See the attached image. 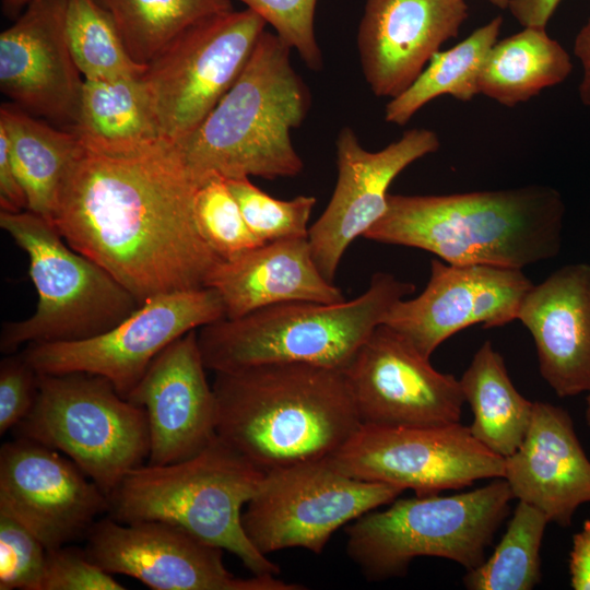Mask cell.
Returning <instances> with one entry per match:
<instances>
[{
	"instance_id": "cell-28",
	"label": "cell",
	"mask_w": 590,
	"mask_h": 590,
	"mask_svg": "<svg viewBox=\"0 0 590 590\" xmlns=\"http://www.w3.org/2000/svg\"><path fill=\"white\" fill-rule=\"evenodd\" d=\"M142 74L84 80L72 131L86 144L118 150L163 140Z\"/></svg>"
},
{
	"instance_id": "cell-2",
	"label": "cell",
	"mask_w": 590,
	"mask_h": 590,
	"mask_svg": "<svg viewBox=\"0 0 590 590\" xmlns=\"http://www.w3.org/2000/svg\"><path fill=\"white\" fill-rule=\"evenodd\" d=\"M214 374L217 435L264 472L329 459L362 426L342 370L273 363Z\"/></svg>"
},
{
	"instance_id": "cell-6",
	"label": "cell",
	"mask_w": 590,
	"mask_h": 590,
	"mask_svg": "<svg viewBox=\"0 0 590 590\" xmlns=\"http://www.w3.org/2000/svg\"><path fill=\"white\" fill-rule=\"evenodd\" d=\"M414 284L377 272L368 288L335 304L286 302L243 317L223 318L197 331L206 369L231 371L273 363H306L344 370Z\"/></svg>"
},
{
	"instance_id": "cell-25",
	"label": "cell",
	"mask_w": 590,
	"mask_h": 590,
	"mask_svg": "<svg viewBox=\"0 0 590 590\" xmlns=\"http://www.w3.org/2000/svg\"><path fill=\"white\" fill-rule=\"evenodd\" d=\"M0 127L26 193L27 210L52 222L66 178L83 148L80 135L13 103L1 105Z\"/></svg>"
},
{
	"instance_id": "cell-12",
	"label": "cell",
	"mask_w": 590,
	"mask_h": 590,
	"mask_svg": "<svg viewBox=\"0 0 590 590\" xmlns=\"http://www.w3.org/2000/svg\"><path fill=\"white\" fill-rule=\"evenodd\" d=\"M223 318L224 306L214 288L176 291L145 299L103 333L79 341L30 344L21 353L39 374L99 375L128 399L164 349Z\"/></svg>"
},
{
	"instance_id": "cell-16",
	"label": "cell",
	"mask_w": 590,
	"mask_h": 590,
	"mask_svg": "<svg viewBox=\"0 0 590 590\" xmlns=\"http://www.w3.org/2000/svg\"><path fill=\"white\" fill-rule=\"evenodd\" d=\"M108 508V496L58 450L25 437L1 446L0 511L47 551L85 538Z\"/></svg>"
},
{
	"instance_id": "cell-9",
	"label": "cell",
	"mask_w": 590,
	"mask_h": 590,
	"mask_svg": "<svg viewBox=\"0 0 590 590\" xmlns=\"http://www.w3.org/2000/svg\"><path fill=\"white\" fill-rule=\"evenodd\" d=\"M14 430L67 456L107 496L150 452L144 409L88 373L39 374L36 401Z\"/></svg>"
},
{
	"instance_id": "cell-41",
	"label": "cell",
	"mask_w": 590,
	"mask_h": 590,
	"mask_svg": "<svg viewBox=\"0 0 590 590\" xmlns=\"http://www.w3.org/2000/svg\"><path fill=\"white\" fill-rule=\"evenodd\" d=\"M562 0H509L508 10L523 27L545 28Z\"/></svg>"
},
{
	"instance_id": "cell-44",
	"label": "cell",
	"mask_w": 590,
	"mask_h": 590,
	"mask_svg": "<svg viewBox=\"0 0 590 590\" xmlns=\"http://www.w3.org/2000/svg\"><path fill=\"white\" fill-rule=\"evenodd\" d=\"M489 3L498 9H508L509 0H487Z\"/></svg>"
},
{
	"instance_id": "cell-32",
	"label": "cell",
	"mask_w": 590,
	"mask_h": 590,
	"mask_svg": "<svg viewBox=\"0 0 590 590\" xmlns=\"http://www.w3.org/2000/svg\"><path fill=\"white\" fill-rule=\"evenodd\" d=\"M66 33L84 80L140 75L110 15L95 0H68Z\"/></svg>"
},
{
	"instance_id": "cell-5",
	"label": "cell",
	"mask_w": 590,
	"mask_h": 590,
	"mask_svg": "<svg viewBox=\"0 0 590 590\" xmlns=\"http://www.w3.org/2000/svg\"><path fill=\"white\" fill-rule=\"evenodd\" d=\"M266 472L219 435L198 455L128 473L108 496L107 515L119 522L164 521L239 558L252 575L280 574L241 523L244 506Z\"/></svg>"
},
{
	"instance_id": "cell-11",
	"label": "cell",
	"mask_w": 590,
	"mask_h": 590,
	"mask_svg": "<svg viewBox=\"0 0 590 590\" xmlns=\"http://www.w3.org/2000/svg\"><path fill=\"white\" fill-rule=\"evenodd\" d=\"M403 491L352 477L319 460L267 471L247 503L241 523L253 546L268 556L300 547L320 554L332 534Z\"/></svg>"
},
{
	"instance_id": "cell-26",
	"label": "cell",
	"mask_w": 590,
	"mask_h": 590,
	"mask_svg": "<svg viewBox=\"0 0 590 590\" xmlns=\"http://www.w3.org/2000/svg\"><path fill=\"white\" fill-rule=\"evenodd\" d=\"M459 381L473 413V436L503 458L512 455L524 439L534 402L516 389L491 341L480 346Z\"/></svg>"
},
{
	"instance_id": "cell-14",
	"label": "cell",
	"mask_w": 590,
	"mask_h": 590,
	"mask_svg": "<svg viewBox=\"0 0 590 590\" xmlns=\"http://www.w3.org/2000/svg\"><path fill=\"white\" fill-rule=\"evenodd\" d=\"M83 548L111 575L140 580L153 590H303L273 575L241 578L223 562V550L203 543L164 521L119 522L110 516L94 522Z\"/></svg>"
},
{
	"instance_id": "cell-8",
	"label": "cell",
	"mask_w": 590,
	"mask_h": 590,
	"mask_svg": "<svg viewBox=\"0 0 590 590\" xmlns=\"http://www.w3.org/2000/svg\"><path fill=\"white\" fill-rule=\"evenodd\" d=\"M0 227L28 257L37 292L34 314L5 322L0 350L71 342L103 333L134 311L140 303L98 263L70 247L55 225L28 210L0 212Z\"/></svg>"
},
{
	"instance_id": "cell-37",
	"label": "cell",
	"mask_w": 590,
	"mask_h": 590,
	"mask_svg": "<svg viewBox=\"0 0 590 590\" xmlns=\"http://www.w3.org/2000/svg\"><path fill=\"white\" fill-rule=\"evenodd\" d=\"M126 589L85 554L68 545L48 550L40 590H122Z\"/></svg>"
},
{
	"instance_id": "cell-34",
	"label": "cell",
	"mask_w": 590,
	"mask_h": 590,
	"mask_svg": "<svg viewBox=\"0 0 590 590\" xmlns=\"http://www.w3.org/2000/svg\"><path fill=\"white\" fill-rule=\"evenodd\" d=\"M226 182L247 226L261 244L308 237V222L317 201L315 197L275 199L253 185L249 177L226 179Z\"/></svg>"
},
{
	"instance_id": "cell-35",
	"label": "cell",
	"mask_w": 590,
	"mask_h": 590,
	"mask_svg": "<svg viewBox=\"0 0 590 590\" xmlns=\"http://www.w3.org/2000/svg\"><path fill=\"white\" fill-rule=\"evenodd\" d=\"M46 554L37 536L0 511V590H40Z\"/></svg>"
},
{
	"instance_id": "cell-39",
	"label": "cell",
	"mask_w": 590,
	"mask_h": 590,
	"mask_svg": "<svg viewBox=\"0 0 590 590\" xmlns=\"http://www.w3.org/2000/svg\"><path fill=\"white\" fill-rule=\"evenodd\" d=\"M0 208L5 212H22L27 210V198L19 179L9 141L3 128L0 127Z\"/></svg>"
},
{
	"instance_id": "cell-27",
	"label": "cell",
	"mask_w": 590,
	"mask_h": 590,
	"mask_svg": "<svg viewBox=\"0 0 590 590\" xmlns=\"http://www.w3.org/2000/svg\"><path fill=\"white\" fill-rule=\"evenodd\" d=\"M571 69L568 52L545 28L523 27L492 47L480 73L479 92L514 107L562 83Z\"/></svg>"
},
{
	"instance_id": "cell-19",
	"label": "cell",
	"mask_w": 590,
	"mask_h": 590,
	"mask_svg": "<svg viewBox=\"0 0 590 590\" xmlns=\"http://www.w3.org/2000/svg\"><path fill=\"white\" fill-rule=\"evenodd\" d=\"M68 0H36L0 34V90L11 103L73 130L84 78L66 33Z\"/></svg>"
},
{
	"instance_id": "cell-22",
	"label": "cell",
	"mask_w": 590,
	"mask_h": 590,
	"mask_svg": "<svg viewBox=\"0 0 590 590\" xmlns=\"http://www.w3.org/2000/svg\"><path fill=\"white\" fill-rule=\"evenodd\" d=\"M504 479L514 498L562 527L590 503V460L563 408L535 401L523 441L505 458Z\"/></svg>"
},
{
	"instance_id": "cell-40",
	"label": "cell",
	"mask_w": 590,
	"mask_h": 590,
	"mask_svg": "<svg viewBox=\"0 0 590 590\" xmlns=\"http://www.w3.org/2000/svg\"><path fill=\"white\" fill-rule=\"evenodd\" d=\"M570 585L575 590H590V519L573 536L569 554Z\"/></svg>"
},
{
	"instance_id": "cell-29",
	"label": "cell",
	"mask_w": 590,
	"mask_h": 590,
	"mask_svg": "<svg viewBox=\"0 0 590 590\" xmlns=\"http://www.w3.org/2000/svg\"><path fill=\"white\" fill-rule=\"evenodd\" d=\"M503 17L495 16L445 51L436 52L414 82L385 107V120L403 126L427 103L441 95L469 102L479 92L484 61L496 44Z\"/></svg>"
},
{
	"instance_id": "cell-43",
	"label": "cell",
	"mask_w": 590,
	"mask_h": 590,
	"mask_svg": "<svg viewBox=\"0 0 590 590\" xmlns=\"http://www.w3.org/2000/svg\"><path fill=\"white\" fill-rule=\"evenodd\" d=\"M36 0H2L3 10L10 15H20L30 3Z\"/></svg>"
},
{
	"instance_id": "cell-20",
	"label": "cell",
	"mask_w": 590,
	"mask_h": 590,
	"mask_svg": "<svg viewBox=\"0 0 590 590\" xmlns=\"http://www.w3.org/2000/svg\"><path fill=\"white\" fill-rule=\"evenodd\" d=\"M197 331L164 349L128 397L146 413L149 464L191 458L217 435L216 400L206 379Z\"/></svg>"
},
{
	"instance_id": "cell-24",
	"label": "cell",
	"mask_w": 590,
	"mask_h": 590,
	"mask_svg": "<svg viewBox=\"0 0 590 590\" xmlns=\"http://www.w3.org/2000/svg\"><path fill=\"white\" fill-rule=\"evenodd\" d=\"M206 287L217 292L228 319L286 302L345 300L341 290L320 272L308 237L264 243L222 260Z\"/></svg>"
},
{
	"instance_id": "cell-30",
	"label": "cell",
	"mask_w": 590,
	"mask_h": 590,
	"mask_svg": "<svg viewBox=\"0 0 590 590\" xmlns=\"http://www.w3.org/2000/svg\"><path fill=\"white\" fill-rule=\"evenodd\" d=\"M113 19L131 58L151 62L202 19L233 10L231 0H95Z\"/></svg>"
},
{
	"instance_id": "cell-17",
	"label": "cell",
	"mask_w": 590,
	"mask_h": 590,
	"mask_svg": "<svg viewBox=\"0 0 590 590\" xmlns=\"http://www.w3.org/2000/svg\"><path fill=\"white\" fill-rule=\"evenodd\" d=\"M439 146L433 130L414 128L382 150L370 152L361 145L353 129L340 130L335 142L337 184L327 208L308 232L312 258L328 281L333 283L351 243L364 236L386 212L392 180Z\"/></svg>"
},
{
	"instance_id": "cell-13",
	"label": "cell",
	"mask_w": 590,
	"mask_h": 590,
	"mask_svg": "<svg viewBox=\"0 0 590 590\" xmlns=\"http://www.w3.org/2000/svg\"><path fill=\"white\" fill-rule=\"evenodd\" d=\"M327 460L352 477L412 489L418 496L504 477L505 469V458L460 422L425 427L362 425Z\"/></svg>"
},
{
	"instance_id": "cell-36",
	"label": "cell",
	"mask_w": 590,
	"mask_h": 590,
	"mask_svg": "<svg viewBox=\"0 0 590 590\" xmlns=\"http://www.w3.org/2000/svg\"><path fill=\"white\" fill-rule=\"evenodd\" d=\"M257 13L275 34L295 49L305 64L315 71L322 68V54L315 36L317 0H238Z\"/></svg>"
},
{
	"instance_id": "cell-7",
	"label": "cell",
	"mask_w": 590,
	"mask_h": 590,
	"mask_svg": "<svg viewBox=\"0 0 590 590\" xmlns=\"http://www.w3.org/2000/svg\"><path fill=\"white\" fill-rule=\"evenodd\" d=\"M512 498L504 477L449 496L396 498L346 526V553L369 580L401 577L420 556L471 570L484 562Z\"/></svg>"
},
{
	"instance_id": "cell-1",
	"label": "cell",
	"mask_w": 590,
	"mask_h": 590,
	"mask_svg": "<svg viewBox=\"0 0 590 590\" xmlns=\"http://www.w3.org/2000/svg\"><path fill=\"white\" fill-rule=\"evenodd\" d=\"M82 144L51 222L67 244L140 304L206 287L223 259L198 229V184L176 145L164 139L123 150Z\"/></svg>"
},
{
	"instance_id": "cell-33",
	"label": "cell",
	"mask_w": 590,
	"mask_h": 590,
	"mask_svg": "<svg viewBox=\"0 0 590 590\" xmlns=\"http://www.w3.org/2000/svg\"><path fill=\"white\" fill-rule=\"evenodd\" d=\"M193 211L202 238L223 260L261 245L247 226L225 178L213 175L198 185Z\"/></svg>"
},
{
	"instance_id": "cell-10",
	"label": "cell",
	"mask_w": 590,
	"mask_h": 590,
	"mask_svg": "<svg viewBox=\"0 0 590 590\" xmlns=\"http://www.w3.org/2000/svg\"><path fill=\"white\" fill-rule=\"evenodd\" d=\"M266 25L248 8L213 14L146 64L142 78L165 140L178 145L194 132L246 67Z\"/></svg>"
},
{
	"instance_id": "cell-45",
	"label": "cell",
	"mask_w": 590,
	"mask_h": 590,
	"mask_svg": "<svg viewBox=\"0 0 590 590\" xmlns=\"http://www.w3.org/2000/svg\"><path fill=\"white\" fill-rule=\"evenodd\" d=\"M587 424L590 427V391L587 393V405H586V412H585Z\"/></svg>"
},
{
	"instance_id": "cell-3",
	"label": "cell",
	"mask_w": 590,
	"mask_h": 590,
	"mask_svg": "<svg viewBox=\"0 0 590 590\" xmlns=\"http://www.w3.org/2000/svg\"><path fill=\"white\" fill-rule=\"evenodd\" d=\"M565 204L547 186L444 196L388 194L363 237L429 251L457 266L522 270L556 257Z\"/></svg>"
},
{
	"instance_id": "cell-18",
	"label": "cell",
	"mask_w": 590,
	"mask_h": 590,
	"mask_svg": "<svg viewBox=\"0 0 590 590\" xmlns=\"http://www.w3.org/2000/svg\"><path fill=\"white\" fill-rule=\"evenodd\" d=\"M533 285L522 270L457 266L434 259L424 291L394 303L381 324L429 358L444 341L470 326L494 328L517 320L520 305Z\"/></svg>"
},
{
	"instance_id": "cell-23",
	"label": "cell",
	"mask_w": 590,
	"mask_h": 590,
	"mask_svg": "<svg viewBox=\"0 0 590 590\" xmlns=\"http://www.w3.org/2000/svg\"><path fill=\"white\" fill-rule=\"evenodd\" d=\"M517 320L531 333L543 379L558 397L590 391V264L564 266L524 296Z\"/></svg>"
},
{
	"instance_id": "cell-21",
	"label": "cell",
	"mask_w": 590,
	"mask_h": 590,
	"mask_svg": "<svg viewBox=\"0 0 590 590\" xmlns=\"http://www.w3.org/2000/svg\"><path fill=\"white\" fill-rule=\"evenodd\" d=\"M468 15L464 0H366L357 48L370 91L390 98L404 92Z\"/></svg>"
},
{
	"instance_id": "cell-4",
	"label": "cell",
	"mask_w": 590,
	"mask_h": 590,
	"mask_svg": "<svg viewBox=\"0 0 590 590\" xmlns=\"http://www.w3.org/2000/svg\"><path fill=\"white\" fill-rule=\"evenodd\" d=\"M290 52L276 34L264 30L231 88L176 145L198 185L213 175L275 179L303 170L291 131L305 120L310 94Z\"/></svg>"
},
{
	"instance_id": "cell-38",
	"label": "cell",
	"mask_w": 590,
	"mask_h": 590,
	"mask_svg": "<svg viewBox=\"0 0 590 590\" xmlns=\"http://www.w3.org/2000/svg\"><path fill=\"white\" fill-rule=\"evenodd\" d=\"M39 373L22 353L0 363V435L14 429L31 412L38 393Z\"/></svg>"
},
{
	"instance_id": "cell-15",
	"label": "cell",
	"mask_w": 590,
	"mask_h": 590,
	"mask_svg": "<svg viewBox=\"0 0 590 590\" xmlns=\"http://www.w3.org/2000/svg\"><path fill=\"white\" fill-rule=\"evenodd\" d=\"M362 425L425 427L460 422L459 379L436 370L401 334L379 324L343 370Z\"/></svg>"
},
{
	"instance_id": "cell-42",
	"label": "cell",
	"mask_w": 590,
	"mask_h": 590,
	"mask_svg": "<svg viewBox=\"0 0 590 590\" xmlns=\"http://www.w3.org/2000/svg\"><path fill=\"white\" fill-rule=\"evenodd\" d=\"M574 52L579 58L583 69L579 96L581 102L590 107V17L575 38Z\"/></svg>"
},
{
	"instance_id": "cell-31",
	"label": "cell",
	"mask_w": 590,
	"mask_h": 590,
	"mask_svg": "<svg viewBox=\"0 0 590 590\" xmlns=\"http://www.w3.org/2000/svg\"><path fill=\"white\" fill-rule=\"evenodd\" d=\"M548 518L518 502L506 532L488 558L467 570L470 590H531L541 580V545Z\"/></svg>"
}]
</instances>
